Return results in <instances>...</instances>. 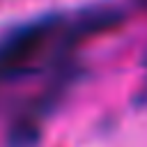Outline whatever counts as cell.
<instances>
[{
    "label": "cell",
    "instance_id": "6da1fadb",
    "mask_svg": "<svg viewBox=\"0 0 147 147\" xmlns=\"http://www.w3.org/2000/svg\"><path fill=\"white\" fill-rule=\"evenodd\" d=\"M39 115H25L16 119L7 133V147H37L41 138Z\"/></svg>",
    "mask_w": 147,
    "mask_h": 147
}]
</instances>
